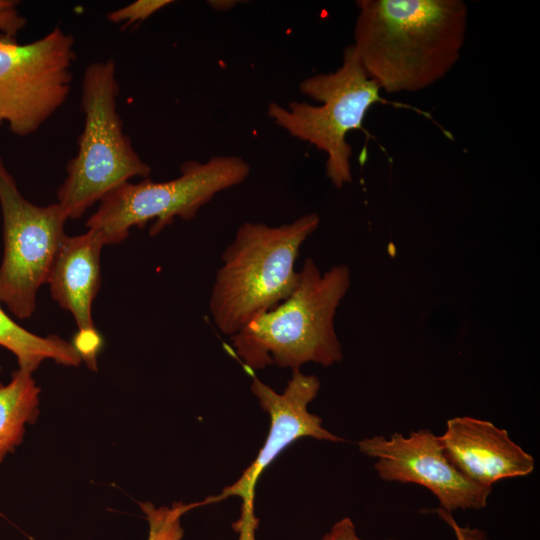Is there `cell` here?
<instances>
[{
  "label": "cell",
  "mask_w": 540,
  "mask_h": 540,
  "mask_svg": "<svg viewBox=\"0 0 540 540\" xmlns=\"http://www.w3.org/2000/svg\"><path fill=\"white\" fill-rule=\"evenodd\" d=\"M354 50L388 93L418 92L453 68L464 45L462 0H358Z\"/></svg>",
  "instance_id": "1"
},
{
  "label": "cell",
  "mask_w": 540,
  "mask_h": 540,
  "mask_svg": "<svg viewBox=\"0 0 540 540\" xmlns=\"http://www.w3.org/2000/svg\"><path fill=\"white\" fill-rule=\"evenodd\" d=\"M350 285L346 265L322 273L307 258L292 293L230 337L236 355L252 370L276 364L296 371L308 362L328 367L341 361L335 317Z\"/></svg>",
  "instance_id": "2"
},
{
  "label": "cell",
  "mask_w": 540,
  "mask_h": 540,
  "mask_svg": "<svg viewBox=\"0 0 540 540\" xmlns=\"http://www.w3.org/2000/svg\"><path fill=\"white\" fill-rule=\"evenodd\" d=\"M319 223L310 213L280 226L245 222L237 229L222 253L209 300L220 332L233 336L292 293L299 281L300 248Z\"/></svg>",
  "instance_id": "3"
},
{
  "label": "cell",
  "mask_w": 540,
  "mask_h": 540,
  "mask_svg": "<svg viewBox=\"0 0 540 540\" xmlns=\"http://www.w3.org/2000/svg\"><path fill=\"white\" fill-rule=\"evenodd\" d=\"M120 87L112 59L95 61L83 73V130L76 155L67 163L57 191L68 219H77L109 192L131 178H147L150 166L134 150L118 112Z\"/></svg>",
  "instance_id": "4"
},
{
  "label": "cell",
  "mask_w": 540,
  "mask_h": 540,
  "mask_svg": "<svg viewBox=\"0 0 540 540\" xmlns=\"http://www.w3.org/2000/svg\"><path fill=\"white\" fill-rule=\"evenodd\" d=\"M299 88L302 94L321 104L293 101L284 108L273 102L268 107V116L291 136L326 153V175L336 188L352 181V149L346 136L352 130H363L371 106L381 103L412 109L434 121L429 113L417 107L381 97L380 86L363 69L353 45L346 47L342 65L335 72L308 77Z\"/></svg>",
  "instance_id": "5"
},
{
  "label": "cell",
  "mask_w": 540,
  "mask_h": 540,
  "mask_svg": "<svg viewBox=\"0 0 540 540\" xmlns=\"http://www.w3.org/2000/svg\"><path fill=\"white\" fill-rule=\"evenodd\" d=\"M180 169L181 175L169 181L144 178L118 186L99 202L87 229L97 232L104 245H112L124 241L133 226L143 229L152 221L149 232L154 236L176 217L192 220L215 194L242 183L250 174L249 164L238 156L190 160Z\"/></svg>",
  "instance_id": "6"
},
{
  "label": "cell",
  "mask_w": 540,
  "mask_h": 540,
  "mask_svg": "<svg viewBox=\"0 0 540 540\" xmlns=\"http://www.w3.org/2000/svg\"><path fill=\"white\" fill-rule=\"evenodd\" d=\"M74 46L73 36L59 26L28 43L0 34V127L29 136L65 103Z\"/></svg>",
  "instance_id": "7"
},
{
  "label": "cell",
  "mask_w": 540,
  "mask_h": 540,
  "mask_svg": "<svg viewBox=\"0 0 540 540\" xmlns=\"http://www.w3.org/2000/svg\"><path fill=\"white\" fill-rule=\"evenodd\" d=\"M0 207L4 251L0 302L18 318L32 316L36 296L47 279L68 220L58 203L38 206L19 191L0 155Z\"/></svg>",
  "instance_id": "8"
},
{
  "label": "cell",
  "mask_w": 540,
  "mask_h": 540,
  "mask_svg": "<svg viewBox=\"0 0 540 540\" xmlns=\"http://www.w3.org/2000/svg\"><path fill=\"white\" fill-rule=\"evenodd\" d=\"M320 381L314 375H305L300 370L292 371L285 390L279 394L253 377L251 390L258 398L261 408L270 416L267 438L254 461L232 485L215 496L199 502V505L217 503L231 496L242 500L241 515L233 524L238 540H255L258 519L254 514L255 486L264 469L291 443L302 437H313L332 442L343 439L322 427V419L307 410L316 397Z\"/></svg>",
  "instance_id": "9"
},
{
  "label": "cell",
  "mask_w": 540,
  "mask_h": 540,
  "mask_svg": "<svg viewBox=\"0 0 540 540\" xmlns=\"http://www.w3.org/2000/svg\"><path fill=\"white\" fill-rule=\"evenodd\" d=\"M365 455L376 458L375 470L385 481L415 483L429 489L443 510L482 509L492 488L464 476L446 457L438 436L430 430L398 432L389 438L373 436L358 443Z\"/></svg>",
  "instance_id": "10"
},
{
  "label": "cell",
  "mask_w": 540,
  "mask_h": 540,
  "mask_svg": "<svg viewBox=\"0 0 540 540\" xmlns=\"http://www.w3.org/2000/svg\"><path fill=\"white\" fill-rule=\"evenodd\" d=\"M448 460L469 480L490 487L502 479L526 476L533 457L504 429L470 416L451 418L438 437Z\"/></svg>",
  "instance_id": "11"
},
{
  "label": "cell",
  "mask_w": 540,
  "mask_h": 540,
  "mask_svg": "<svg viewBox=\"0 0 540 540\" xmlns=\"http://www.w3.org/2000/svg\"><path fill=\"white\" fill-rule=\"evenodd\" d=\"M103 246L101 236L91 229L77 236L66 235L47 279L52 298L72 314L79 333L97 332L91 311L101 286Z\"/></svg>",
  "instance_id": "12"
},
{
  "label": "cell",
  "mask_w": 540,
  "mask_h": 540,
  "mask_svg": "<svg viewBox=\"0 0 540 540\" xmlns=\"http://www.w3.org/2000/svg\"><path fill=\"white\" fill-rule=\"evenodd\" d=\"M40 388L33 372L18 368L8 383L0 382V464L23 440L26 426L39 414Z\"/></svg>",
  "instance_id": "13"
},
{
  "label": "cell",
  "mask_w": 540,
  "mask_h": 540,
  "mask_svg": "<svg viewBox=\"0 0 540 540\" xmlns=\"http://www.w3.org/2000/svg\"><path fill=\"white\" fill-rule=\"evenodd\" d=\"M0 346L12 352L19 368L34 372L46 359L79 366L82 357L73 345L57 335H36L17 324L0 306Z\"/></svg>",
  "instance_id": "14"
},
{
  "label": "cell",
  "mask_w": 540,
  "mask_h": 540,
  "mask_svg": "<svg viewBox=\"0 0 540 540\" xmlns=\"http://www.w3.org/2000/svg\"><path fill=\"white\" fill-rule=\"evenodd\" d=\"M198 506H200L199 502L175 503L171 507L156 508L150 502L140 503L149 523L148 540H183L180 518L184 513Z\"/></svg>",
  "instance_id": "15"
},
{
  "label": "cell",
  "mask_w": 540,
  "mask_h": 540,
  "mask_svg": "<svg viewBox=\"0 0 540 540\" xmlns=\"http://www.w3.org/2000/svg\"><path fill=\"white\" fill-rule=\"evenodd\" d=\"M171 3V0H137L108 13L107 19L111 23L123 24L122 28L125 29L146 20Z\"/></svg>",
  "instance_id": "16"
},
{
  "label": "cell",
  "mask_w": 540,
  "mask_h": 540,
  "mask_svg": "<svg viewBox=\"0 0 540 540\" xmlns=\"http://www.w3.org/2000/svg\"><path fill=\"white\" fill-rule=\"evenodd\" d=\"M19 1L0 0V34L16 38L27 19L18 10Z\"/></svg>",
  "instance_id": "17"
},
{
  "label": "cell",
  "mask_w": 540,
  "mask_h": 540,
  "mask_svg": "<svg viewBox=\"0 0 540 540\" xmlns=\"http://www.w3.org/2000/svg\"><path fill=\"white\" fill-rule=\"evenodd\" d=\"M436 511L438 515L447 524L450 525V527L455 533L457 540H489L487 534L483 530H480L478 528L461 527L453 519L450 512H447L441 508L437 509ZM390 540H394V539H390Z\"/></svg>",
  "instance_id": "18"
},
{
  "label": "cell",
  "mask_w": 540,
  "mask_h": 540,
  "mask_svg": "<svg viewBox=\"0 0 540 540\" xmlns=\"http://www.w3.org/2000/svg\"><path fill=\"white\" fill-rule=\"evenodd\" d=\"M322 540H362L355 530V526L351 519L343 518L338 521L327 533Z\"/></svg>",
  "instance_id": "19"
},
{
  "label": "cell",
  "mask_w": 540,
  "mask_h": 540,
  "mask_svg": "<svg viewBox=\"0 0 540 540\" xmlns=\"http://www.w3.org/2000/svg\"><path fill=\"white\" fill-rule=\"evenodd\" d=\"M210 5L218 10L229 9L235 5V1H209Z\"/></svg>",
  "instance_id": "20"
}]
</instances>
